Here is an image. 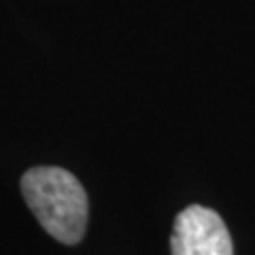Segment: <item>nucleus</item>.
<instances>
[{"instance_id":"1","label":"nucleus","mask_w":255,"mask_h":255,"mask_svg":"<svg viewBox=\"0 0 255 255\" xmlns=\"http://www.w3.org/2000/svg\"><path fill=\"white\" fill-rule=\"evenodd\" d=\"M21 194L45 232L64 245H77L87 228V194L73 172L38 166L21 177Z\"/></svg>"},{"instance_id":"2","label":"nucleus","mask_w":255,"mask_h":255,"mask_svg":"<svg viewBox=\"0 0 255 255\" xmlns=\"http://www.w3.org/2000/svg\"><path fill=\"white\" fill-rule=\"evenodd\" d=\"M172 255H234L226 223L213 209L187 206L179 213L170 236Z\"/></svg>"}]
</instances>
